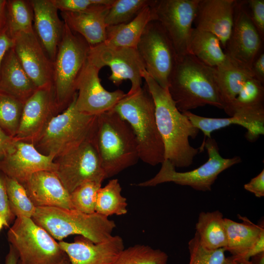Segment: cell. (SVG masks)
<instances>
[{
	"label": "cell",
	"instance_id": "obj_1",
	"mask_svg": "<svg viewBox=\"0 0 264 264\" xmlns=\"http://www.w3.org/2000/svg\"><path fill=\"white\" fill-rule=\"evenodd\" d=\"M142 77L154 104L155 116L158 132L164 147V160L176 168L193 164L195 157L204 146L192 147L189 138H195L199 131L176 107L168 89L161 87L146 71Z\"/></svg>",
	"mask_w": 264,
	"mask_h": 264
},
{
	"label": "cell",
	"instance_id": "obj_2",
	"mask_svg": "<svg viewBox=\"0 0 264 264\" xmlns=\"http://www.w3.org/2000/svg\"><path fill=\"white\" fill-rule=\"evenodd\" d=\"M168 90L182 113L208 105L224 108L217 84L216 67L188 54L178 59Z\"/></svg>",
	"mask_w": 264,
	"mask_h": 264
},
{
	"label": "cell",
	"instance_id": "obj_3",
	"mask_svg": "<svg viewBox=\"0 0 264 264\" xmlns=\"http://www.w3.org/2000/svg\"><path fill=\"white\" fill-rule=\"evenodd\" d=\"M95 140L105 179L134 165L140 159L133 130L113 110L97 115Z\"/></svg>",
	"mask_w": 264,
	"mask_h": 264
},
{
	"label": "cell",
	"instance_id": "obj_4",
	"mask_svg": "<svg viewBox=\"0 0 264 264\" xmlns=\"http://www.w3.org/2000/svg\"><path fill=\"white\" fill-rule=\"evenodd\" d=\"M112 110L133 130L140 159L152 166L161 164L164 147L156 125L154 100L146 84L135 92L127 93Z\"/></svg>",
	"mask_w": 264,
	"mask_h": 264
},
{
	"label": "cell",
	"instance_id": "obj_5",
	"mask_svg": "<svg viewBox=\"0 0 264 264\" xmlns=\"http://www.w3.org/2000/svg\"><path fill=\"white\" fill-rule=\"evenodd\" d=\"M32 219L60 241L68 236L78 235L94 243L103 242L112 236L116 227L114 221L96 212L86 214L56 207H36Z\"/></svg>",
	"mask_w": 264,
	"mask_h": 264
},
{
	"label": "cell",
	"instance_id": "obj_6",
	"mask_svg": "<svg viewBox=\"0 0 264 264\" xmlns=\"http://www.w3.org/2000/svg\"><path fill=\"white\" fill-rule=\"evenodd\" d=\"M76 95L66 109L50 119L34 143L41 154L55 159L75 149L95 133L97 116L78 111Z\"/></svg>",
	"mask_w": 264,
	"mask_h": 264
},
{
	"label": "cell",
	"instance_id": "obj_7",
	"mask_svg": "<svg viewBox=\"0 0 264 264\" xmlns=\"http://www.w3.org/2000/svg\"><path fill=\"white\" fill-rule=\"evenodd\" d=\"M90 45L65 23L54 61L53 86L58 107L64 110L77 93L76 84L88 60Z\"/></svg>",
	"mask_w": 264,
	"mask_h": 264
},
{
	"label": "cell",
	"instance_id": "obj_8",
	"mask_svg": "<svg viewBox=\"0 0 264 264\" xmlns=\"http://www.w3.org/2000/svg\"><path fill=\"white\" fill-rule=\"evenodd\" d=\"M202 144L207 151L208 160L199 167L188 172H179L168 160H164L158 172L152 178L139 183L140 187H153L166 182L188 186L202 192L210 191L212 186L223 171L242 161L240 156L224 158L219 152L215 139L207 138Z\"/></svg>",
	"mask_w": 264,
	"mask_h": 264
},
{
	"label": "cell",
	"instance_id": "obj_9",
	"mask_svg": "<svg viewBox=\"0 0 264 264\" xmlns=\"http://www.w3.org/2000/svg\"><path fill=\"white\" fill-rule=\"evenodd\" d=\"M7 238L21 264H59L68 258L59 243L32 218L16 217Z\"/></svg>",
	"mask_w": 264,
	"mask_h": 264
},
{
	"label": "cell",
	"instance_id": "obj_10",
	"mask_svg": "<svg viewBox=\"0 0 264 264\" xmlns=\"http://www.w3.org/2000/svg\"><path fill=\"white\" fill-rule=\"evenodd\" d=\"M147 73L163 88L168 89L178 56L160 23L151 21L136 47Z\"/></svg>",
	"mask_w": 264,
	"mask_h": 264
},
{
	"label": "cell",
	"instance_id": "obj_11",
	"mask_svg": "<svg viewBox=\"0 0 264 264\" xmlns=\"http://www.w3.org/2000/svg\"><path fill=\"white\" fill-rule=\"evenodd\" d=\"M95 134V132L79 146L54 160V172L69 194L86 181L102 183L105 179Z\"/></svg>",
	"mask_w": 264,
	"mask_h": 264
},
{
	"label": "cell",
	"instance_id": "obj_12",
	"mask_svg": "<svg viewBox=\"0 0 264 264\" xmlns=\"http://www.w3.org/2000/svg\"><path fill=\"white\" fill-rule=\"evenodd\" d=\"M200 0H154L151 7L172 42L178 59L188 54L187 46Z\"/></svg>",
	"mask_w": 264,
	"mask_h": 264
},
{
	"label": "cell",
	"instance_id": "obj_13",
	"mask_svg": "<svg viewBox=\"0 0 264 264\" xmlns=\"http://www.w3.org/2000/svg\"><path fill=\"white\" fill-rule=\"evenodd\" d=\"M88 60L100 69L109 66L111 71L109 79L116 86L124 80H129L131 87L128 92H135L142 87V74L145 69L135 48L104 43L90 45Z\"/></svg>",
	"mask_w": 264,
	"mask_h": 264
},
{
	"label": "cell",
	"instance_id": "obj_14",
	"mask_svg": "<svg viewBox=\"0 0 264 264\" xmlns=\"http://www.w3.org/2000/svg\"><path fill=\"white\" fill-rule=\"evenodd\" d=\"M263 41L250 18L245 0H236L233 27L225 54L233 62L251 70L253 61L262 51Z\"/></svg>",
	"mask_w": 264,
	"mask_h": 264
},
{
	"label": "cell",
	"instance_id": "obj_15",
	"mask_svg": "<svg viewBox=\"0 0 264 264\" xmlns=\"http://www.w3.org/2000/svg\"><path fill=\"white\" fill-rule=\"evenodd\" d=\"M100 70L88 60L78 77L75 106L82 113L99 115L112 110L126 95V93L120 89L107 90L101 83Z\"/></svg>",
	"mask_w": 264,
	"mask_h": 264
},
{
	"label": "cell",
	"instance_id": "obj_16",
	"mask_svg": "<svg viewBox=\"0 0 264 264\" xmlns=\"http://www.w3.org/2000/svg\"><path fill=\"white\" fill-rule=\"evenodd\" d=\"M59 111L53 86L38 88L24 103L15 139L34 144Z\"/></svg>",
	"mask_w": 264,
	"mask_h": 264
},
{
	"label": "cell",
	"instance_id": "obj_17",
	"mask_svg": "<svg viewBox=\"0 0 264 264\" xmlns=\"http://www.w3.org/2000/svg\"><path fill=\"white\" fill-rule=\"evenodd\" d=\"M13 49L23 68L38 88L53 86L54 62L34 31L21 32L12 39Z\"/></svg>",
	"mask_w": 264,
	"mask_h": 264
},
{
	"label": "cell",
	"instance_id": "obj_18",
	"mask_svg": "<svg viewBox=\"0 0 264 264\" xmlns=\"http://www.w3.org/2000/svg\"><path fill=\"white\" fill-rule=\"evenodd\" d=\"M54 160V157L41 154L33 144L16 140L10 151L0 160V172L22 184L36 172H55Z\"/></svg>",
	"mask_w": 264,
	"mask_h": 264
},
{
	"label": "cell",
	"instance_id": "obj_19",
	"mask_svg": "<svg viewBox=\"0 0 264 264\" xmlns=\"http://www.w3.org/2000/svg\"><path fill=\"white\" fill-rule=\"evenodd\" d=\"M70 264H114L124 248L122 239L112 236L108 240L94 243L80 236L74 242H58Z\"/></svg>",
	"mask_w": 264,
	"mask_h": 264
},
{
	"label": "cell",
	"instance_id": "obj_20",
	"mask_svg": "<svg viewBox=\"0 0 264 264\" xmlns=\"http://www.w3.org/2000/svg\"><path fill=\"white\" fill-rule=\"evenodd\" d=\"M235 0H200L194 21L195 28L210 32L225 49L234 21Z\"/></svg>",
	"mask_w": 264,
	"mask_h": 264
},
{
	"label": "cell",
	"instance_id": "obj_21",
	"mask_svg": "<svg viewBox=\"0 0 264 264\" xmlns=\"http://www.w3.org/2000/svg\"><path fill=\"white\" fill-rule=\"evenodd\" d=\"M22 184L36 207L73 209L70 194L54 172H36Z\"/></svg>",
	"mask_w": 264,
	"mask_h": 264
},
{
	"label": "cell",
	"instance_id": "obj_22",
	"mask_svg": "<svg viewBox=\"0 0 264 264\" xmlns=\"http://www.w3.org/2000/svg\"><path fill=\"white\" fill-rule=\"evenodd\" d=\"M33 13L34 31L49 58L54 62L65 22L50 0H29Z\"/></svg>",
	"mask_w": 264,
	"mask_h": 264
},
{
	"label": "cell",
	"instance_id": "obj_23",
	"mask_svg": "<svg viewBox=\"0 0 264 264\" xmlns=\"http://www.w3.org/2000/svg\"><path fill=\"white\" fill-rule=\"evenodd\" d=\"M110 5H96L81 12H61V15L72 31L80 35L90 46H95L105 42V17Z\"/></svg>",
	"mask_w": 264,
	"mask_h": 264
},
{
	"label": "cell",
	"instance_id": "obj_24",
	"mask_svg": "<svg viewBox=\"0 0 264 264\" xmlns=\"http://www.w3.org/2000/svg\"><path fill=\"white\" fill-rule=\"evenodd\" d=\"M38 89L23 68L13 48L9 49L0 69V92L24 103Z\"/></svg>",
	"mask_w": 264,
	"mask_h": 264
},
{
	"label": "cell",
	"instance_id": "obj_25",
	"mask_svg": "<svg viewBox=\"0 0 264 264\" xmlns=\"http://www.w3.org/2000/svg\"><path fill=\"white\" fill-rule=\"evenodd\" d=\"M216 82L219 93L223 104V110L231 116V109L235 98L244 83L254 77L251 71L232 61H226L216 67Z\"/></svg>",
	"mask_w": 264,
	"mask_h": 264
},
{
	"label": "cell",
	"instance_id": "obj_26",
	"mask_svg": "<svg viewBox=\"0 0 264 264\" xmlns=\"http://www.w3.org/2000/svg\"><path fill=\"white\" fill-rule=\"evenodd\" d=\"M238 217L242 222L224 218L227 236V245L224 249L232 256L242 259L253 246L264 227L263 222L255 224L245 217Z\"/></svg>",
	"mask_w": 264,
	"mask_h": 264
},
{
	"label": "cell",
	"instance_id": "obj_27",
	"mask_svg": "<svg viewBox=\"0 0 264 264\" xmlns=\"http://www.w3.org/2000/svg\"><path fill=\"white\" fill-rule=\"evenodd\" d=\"M264 84L254 77L249 79L233 101L231 116L238 115L264 123Z\"/></svg>",
	"mask_w": 264,
	"mask_h": 264
},
{
	"label": "cell",
	"instance_id": "obj_28",
	"mask_svg": "<svg viewBox=\"0 0 264 264\" xmlns=\"http://www.w3.org/2000/svg\"><path fill=\"white\" fill-rule=\"evenodd\" d=\"M151 6L128 23L107 26L104 43L115 46L136 48L146 25L154 20Z\"/></svg>",
	"mask_w": 264,
	"mask_h": 264
},
{
	"label": "cell",
	"instance_id": "obj_29",
	"mask_svg": "<svg viewBox=\"0 0 264 264\" xmlns=\"http://www.w3.org/2000/svg\"><path fill=\"white\" fill-rule=\"evenodd\" d=\"M192 124L204 134L205 137H211L215 131L231 125H238L244 127L247 132L246 138L254 141L261 135L264 134V123L251 120L243 116L234 115L227 118H210L201 116L190 111L183 112Z\"/></svg>",
	"mask_w": 264,
	"mask_h": 264
},
{
	"label": "cell",
	"instance_id": "obj_30",
	"mask_svg": "<svg viewBox=\"0 0 264 264\" xmlns=\"http://www.w3.org/2000/svg\"><path fill=\"white\" fill-rule=\"evenodd\" d=\"M187 52L204 64L217 67L227 59L220 41L213 34L193 28L188 41Z\"/></svg>",
	"mask_w": 264,
	"mask_h": 264
},
{
	"label": "cell",
	"instance_id": "obj_31",
	"mask_svg": "<svg viewBox=\"0 0 264 264\" xmlns=\"http://www.w3.org/2000/svg\"><path fill=\"white\" fill-rule=\"evenodd\" d=\"M201 244L209 250L225 248L227 236L223 214L219 210L201 212L196 224Z\"/></svg>",
	"mask_w": 264,
	"mask_h": 264
},
{
	"label": "cell",
	"instance_id": "obj_32",
	"mask_svg": "<svg viewBox=\"0 0 264 264\" xmlns=\"http://www.w3.org/2000/svg\"><path fill=\"white\" fill-rule=\"evenodd\" d=\"M121 191L117 179H111L104 187H101L97 193L95 212L107 217L126 214L128 204Z\"/></svg>",
	"mask_w": 264,
	"mask_h": 264
},
{
	"label": "cell",
	"instance_id": "obj_33",
	"mask_svg": "<svg viewBox=\"0 0 264 264\" xmlns=\"http://www.w3.org/2000/svg\"><path fill=\"white\" fill-rule=\"evenodd\" d=\"M5 29L12 39L20 33L34 30L33 10L29 0H7Z\"/></svg>",
	"mask_w": 264,
	"mask_h": 264
},
{
	"label": "cell",
	"instance_id": "obj_34",
	"mask_svg": "<svg viewBox=\"0 0 264 264\" xmlns=\"http://www.w3.org/2000/svg\"><path fill=\"white\" fill-rule=\"evenodd\" d=\"M153 2L154 0H114L108 9L105 23L108 26L128 23Z\"/></svg>",
	"mask_w": 264,
	"mask_h": 264
},
{
	"label": "cell",
	"instance_id": "obj_35",
	"mask_svg": "<svg viewBox=\"0 0 264 264\" xmlns=\"http://www.w3.org/2000/svg\"><path fill=\"white\" fill-rule=\"evenodd\" d=\"M167 254L148 245L136 244L124 249L114 264H167Z\"/></svg>",
	"mask_w": 264,
	"mask_h": 264
},
{
	"label": "cell",
	"instance_id": "obj_36",
	"mask_svg": "<svg viewBox=\"0 0 264 264\" xmlns=\"http://www.w3.org/2000/svg\"><path fill=\"white\" fill-rule=\"evenodd\" d=\"M5 182L9 205L12 214L15 217L32 218L36 207L28 197L23 186L6 176Z\"/></svg>",
	"mask_w": 264,
	"mask_h": 264
},
{
	"label": "cell",
	"instance_id": "obj_37",
	"mask_svg": "<svg viewBox=\"0 0 264 264\" xmlns=\"http://www.w3.org/2000/svg\"><path fill=\"white\" fill-rule=\"evenodd\" d=\"M24 103L0 92V127L15 137L20 125Z\"/></svg>",
	"mask_w": 264,
	"mask_h": 264
},
{
	"label": "cell",
	"instance_id": "obj_38",
	"mask_svg": "<svg viewBox=\"0 0 264 264\" xmlns=\"http://www.w3.org/2000/svg\"><path fill=\"white\" fill-rule=\"evenodd\" d=\"M102 183L86 181L70 193V201L73 209L86 214L95 212L97 193Z\"/></svg>",
	"mask_w": 264,
	"mask_h": 264
},
{
	"label": "cell",
	"instance_id": "obj_39",
	"mask_svg": "<svg viewBox=\"0 0 264 264\" xmlns=\"http://www.w3.org/2000/svg\"><path fill=\"white\" fill-rule=\"evenodd\" d=\"M190 253L189 264H221L225 258V249L209 250L200 243L198 235H195L188 242Z\"/></svg>",
	"mask_w": 264,
	"mask_h": 264
},
{
	"label": "cell",
	"instance_id": "obj_40",
	"mask_svg": "<svg viewBox=\"0 0 264 264\" xmlns=\"http://www.w3.org/2000/svg\"><path fill=\"white\" fill-rule=\"evenodd\" d=\"M61 12H81L96 5H110L114 0H50Z\"/></svg>",
	"mask_w": 264,
	"mask_h": 264
},
{
	"label": "cell",
	"instance_id": "obj_41",
	"mask_svg": "<svg viewBox=\"0 0 264 264\" xmlns=\"http://www.w3.org/2000/svg\"><path fill=\"white\" fill-rule=\"evenodd\" d=\"M250 18L262 39H264V0H245Z\"/></svg>",
	"mask_w": 264,
	"mask_h": 264
},
{
	"label": "cell",
	"instance_id": "obj_42",
	"mask_svg": "<svg viewBox=\"0 0 264 264\" xmlns=\"http://www.w3.org/2000/svg\"><path fill=\"white\" fill-rule=\"evenodd\" d=\"M0 216L3 219L4 226L9 227L15 220V217L11 212L7 193L5 175L0 172Z\"/></svg>",
	"mask_w": 264,
	"mask_h": 264
},
{
	"label": "cell",
	"instance_id": "obj_43",
	"mask_svg": "<svg viewBox=\"0 0 264 264\" xmlns=\"http://www.w3.org/2000/svg\"><path fill=\"white\" fill-rule=\"evenodd\" d=\"M244 188L253 193L256 197L264 196V170L257 176L252 178L249 182L244 185Z\"/></svg>",
	"mask_w": 264,
	"mask_h": 264
},
{
	"label": "cell",
	"instance_id": "obj_44",
	"mask_svg": "<svg viewBox=\"0 0 264 264\" xmlns=\"http://www.w3.org/2000/svg\"><path fill=\"white\" fill-rule=\"evenodd\" d=\"M251 71L254 78L264 84V52L261 51L253 61Z\"/></svg>",
	"mask_w": 264,
	"mask_h": 264
},
{
	"label": "cell",
	"instance_id": "obj_45",
	"mask_svg": "<svg viewBox=\"0 0 264 264\" xmlns=\"http://www.w3.org/2000/svg\"><path fill=\"white\" fill-rule=\"evenodd\" d=\"M15 141V137L8 135L0 127V160L10 151Z\"/></svg>",
	"mask_w": 264,
	"mask_h": 264
},
{
	"label": "cell",
	"instance_id": "obj_46",
	"mask_svg": "<svg viewBox=\"0 0 264 264\" xmlns=\"http://www.w3.org/2000/svg\"><path fill=\"white\" fill-rule=\"evenodd\" d=\"M13 45V39L8 34L6 29L0 31V69L6 52Z\"/></svg>",
	"mask_w": 264,
	"mask_h": 264
},
{
	"label": "cell",
	"instance_id": "obj_47",
	"mask_svg": "<svg viewBox=\"0 0 264 264\" xmlns=\"http://www.w3.org/2000/svg\"><path fill=\"white\" fill-rule=\"evenodd\" d=\"M263 251H264V230L261 232L258 239L251 249L242 258L239 259L249 261L252 256Z\"/></svg>",
	"mask_w": 264,
	"mask_h": 264
},
{
	"label": "cell",
	"instance_id": "obj_48",
	"mask_svg": "<svg viewBox=\"0 0 264 264\" xmlns=\"http://www.w3.org/2000/svg\"><path fill=\"white\" fill-rule=\"evenodd\" d=\"M19 257L15 248L9 245V251L6 256L5 264H18Z\"/></svg>",
	"mask_w": 264,
	"mask_h": 264
},
{
	"label": "cell",
	"instance_id": "obj_49",
	"mask_svg": "<svg viewBox=\"0 0 264 264\" xmlns=\"http://www.w3.org/2000/svg\"><path fill=\"white\" fill-rule=\"evenodd\" d=\"M7 0H0V31L5 28Z\"/></svg>",
	"mask_w": 264,
	"mask_h": 264
},
{
	"label": "cell",
	"instance_id": "obj_50",
	"mask_svg": "<svg viewBox=\"0 0 264 264\" xmlns=\"http://www.w3.org/2000/svg\"><path fill=\"white\" fill-rule=\"evenodd\" d=\"M249 261L241 260L234 256L225 257L221 264H249Z\"/></svg>",
	"mask_w": 264,
	"mask_h": 264
},
{
	"label": "cell",
	"instance_id": "obj_51",
	"mask_svg": "<svg viewBox=\"0 0 264 264\" xmlns=\"http://www.w3.org/2000/svg\"><path fill=\"white\" fill-rule=\"evenodd\" d=\"M250 258V264H264V251L257 253Z\"/></svg>",
	"mask_w": 264,
	"mask_h": 264
},
{
	"label": "cell",
	"instance_id": "obj_52",
	"mask_svg": "<svg viewBox=\"0 0 264 264\" xmlns=\"http://www.w3.org/2000/svg\"><path fill=\"white\" fill-rule=\"evenodd\" d=\"M3 226H4V221L2 218L0 216V231L2 229Z\"/></svg>",
	"mask_w": 264,
	"mask_h": 264
},
{
	"label": "cell",
	"instance_id": "obj_53",
	"mask_svg": "<svg viewBox=\"0 0 264 264\" xmlns=\"http://www.w3.org/2000/svg\"><path fill=\"white\" fill-rule=\"evenodd\" d=\"M18 264H21L19 262H18ZM59 264H70V261L69 260V259H67L64 261H63L62 262L60 263Z\"/></svg>",
	"mask_w": 264,
	"mask_h": 264
},
{
	"label": "cell",
	"instance_id": "obj_54",
	"mask_svg": "<svg viewBox=\"0 0 264 264\" xmlns=\"http://www.w3.org/2000/svg\"><path fill=\"white\" fill-rule=\"evenodd\" d=\"M0 264H2L0 262Z\"/></svg>",
	"mask_w": 264,
	"mask_h": 264
},
{
	"label": "cell",
	"instance_id": "obj_55",
	"mask_svg": "<svg viewBox=\"0 0 264 264\" xmlns=\"http://www.w3.org/2000/svg\"><path fill=\"white\" fill-rule=\"evenodd\" d=\"M249 264H250V262L249 263Z\"/></svg>",
	"mask_w": 264,
	"mask_h": 264
}]
</instances>
